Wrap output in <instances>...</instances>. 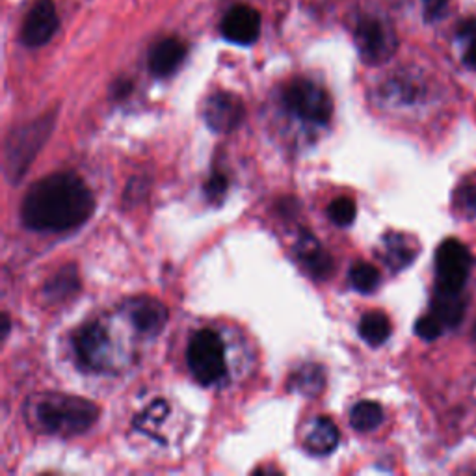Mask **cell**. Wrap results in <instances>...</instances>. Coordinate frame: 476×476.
Here are the masks:
<instances>
[{"instance_id":"6da1fadb","label":"cell","mask_w":476,"mask_h":476,"mask_svg":"<svg viewBox=\"0 0 476 476\" xmlns=\"http://www.w3.org/2000/svg\"><path fill=\"white\" fill-rule=\"evenodd\" d=\"M95 208V200L86 183L71 172L47 175L25 196L21 217L34 231L62 233L82 225Z\"/></svg>"},{"instance_id":"7a4b0ae2","label":"cell","mask_w":476,"mask_h":476,"mask_svg":"<svg viewBox=\"0 0 476 476\" xmlns=\"http://www.w3.org/2000/svg\"><path fill=\"white\" fill-rule=\"evenodd\" d=\"M99 419V408L91 400L71 395H47L36 406V421L45 434L77 436Z\"/></svg>"},{"instance_id":"3957f363","label":"cell","mask_w":476,"mask_h":476,"mask_svg":"<svg viewBox=\"0 0 476 476\" xmlns=\"http://www.w3.org/2000/svg\"><path fill=\"white\" fill-rule=\"evenodd\" d=\"M55 127V115H43L12 132L4 148V172L12 183H19L30 168L32 160L45 146Z\"/></svg>"},{"instance_id":"277c9868","label":"cell","mask_w":476,"mask_h":476,"mask_svg":"<svg viewBox=\"0 0 476 476\" xmlns=\"http://www.w3.org/2000/svg\"><path fill=\"white\" fill-rule=\"evenodd\" d=\"M186 360L190 370L203 386L217 384L227 370L225 346L218 333L212 329H200L194 333L186 350Z\"/></svg>"},{"instance_id":"5b68a950","label":"cell","mask_w":476,"mask_h":476,"mask_svg":"<svg viewBox=\"0 0 476 476\" xmlns=\"http://www.w3.org/2000/svg\"><path fill=\"white\" fill-rule=\"evenodd\" d=\"M283 101L289 112L309 123L326 125L333 114V101L327 89L307 79H296L285 88Z\"/></svg>"},{"instance_id":"8992f818","label":"cell","mask_w":476,"mask_h":476,"mask_svg":"<svg viewBox=\"0 0 476 476\" xmlns=\"http://www.w3.org/2000/svg\"><path fill=\"white\" fill-rule=\"evenodd\" d=\"M472 268V255L456 238H448L436 251L438 287L462 293Z\"/></svg>"},{"instance_id":"52a82bcc","label":"cell","mask_w":476,"mask_h":476,"mask_svg":"<svg viewBox=\"0 0 476 476\" xmlns=\"http://www.w3.org/2000/svg\"><path fill=\"white\" fill-rule=\"evenodd\" d=\"M355 45L367 64H382L396 51V36L387 22L365 17L357 22Z\"/></svg>"},{"instance_id":"ba28073f","label":"cell","mask_w":476,"mask_h":476,"mask_svg":"<svg viewBox=\"0 0 476 476\" xmlns=\"http://www.w3.org/2000/svg\"><path fill=\"white\" fill-rule=\"evenodd\" d=\"M60 19L53 0H36L21 29V41L30 49L49 43L58 32Z\"/></svg>"},{"instance_id":"9c48e42d","label":"cell","mask_w":476,"mask_h":476,"mask_svg":"<svg viewBox=\"0 0 476 476\" xmlns=\"http://www.w3.org/2000/svg\"><path fill=\"white\" fill-rule=\"evenodd\" d=\"M246 114L244 103L234 93L218 91L212 93L205 103L203 117L207 125L217 132H231L242 123Z\"/></svg>"},{"instance_id":"30bf717a","label":"cell","mask_w":476,"mask_h":476,"mask_svg":"<svg viewBox=\"0 0 476 476\" xmlns=\"http://www.w3.org/2000/svg\"><path fill=\"white\" fill-rule=\"evenodd\" d=\"M222 34L234 45L255 43L260 34V13L248 4L233 6L222 21Z\"/></svg>"},{"instance_id":"8fae6325","label":"cell","mask_w":476,"mask_h":476,"mask_svg":"<svg viewBox=\"0 0 476 476\" xmlns=\"http://www.w3.org/2000/svg\"><path fill=\"white\" fill-rule=\"evenodd\" d=\"M108 348L106 329L99 322L86 324L75 336V350L79 360L89 369H103Z\"/></svg>"},{"instance_id":"7c38bea8","label":"cell","mask_w":476,"mask_h":476,"mask_svg":"<svg viewBox=\"0 0 476 476\" xmlns=\"http://www.w3.org/2000/svg\"><path fill=\"white\" fill-rule=\"evenodd\" d=\"M188 53V47L179 38H164L157 41L149 51V69L155 77H170L181 67Z\"/></svg>"},{"instance_id":"4fadbf2b","label":"cell","mask_w":476,"mask_h":476,"mask_svg":"<svg viewBox=\"0 0 476 476\" xmlns=\"http://www.w3.org/2000/svg\"><path fill=\"white\" fill-rule=\"evenodd\" d=\"M129 319L134 327L148 336H157L168 320V309L155 298H136L129 303Z\"/></svg>"},{"instance_id":"5bb4252c","label":"cell","mask_w":476,"mask_h":476,"mask_svg":"<svg viewBox=\"0 0 476 476\" xmlns=\"http://www.w3.org/2000/svg\"><path fill=\"white\" fill-rule=\"evenodd\" d=\"M432 313L445 327H458L465 315V300L462 298V293L438 287L432 300Z\"/></svg>"},{"instance_id":"9a60e30c","label":"cell","mask_w":476,"mask_h":476,"mask_svg":"<svg viewBox=\"0 0 476 476\" xmlns=\"http://www.w3.org/2000/svg\"><path fill=\"white\" fill-rule=\"evenodd\" d=\"M298 255L305 268L317 279H326L333 270V260L327 251L315 241V236L305 234L298 246Z\"/></svg>"},{"instance_id":"2e32d148","label":"cell","mask_w":476,"mask_h":476,"mask_svg":"<svg viewBox=\"0 0 476 476\" xmlns=\"http://www.w3.org/2000/svg\"><path fill=\"white\" fill-rule=\"evenodd\" d=\"M339 443V430L327 417H319L305 438V446L317 456H326L336 450Z\"/></svg>"},{"instance_id":"e0dca14e","label":"cell","mask_w":476,"mask_h":476,"mask_svg":"<svg viewBox=\"0 0 476 476\" xmlns=\"http://www.w3.org/2000/svg\"><path fill=\"white\" fill-rule=\"evenodd\" d=\"M79 285L81 281H79L77 268L65 267L45 283V296L49 302H64L73 294H77Z\"/></svg>"},{"instance_id":"ac0fdd59","label":"cell","mask_w":476,"mask_h":476,"mask_svg":"<svg viewBox=\"0 0 476 476\" xmlns=\"http://www.w3.org/2000/svg\"><path fill=\"white\" fill-rule=\"evenodd\" d=\"M360 336L370 346L384 344L391 337V322L384 313L370 311L360 320Z\"/></svg>"},{"instance_id":"d6986e66","label":"cell","mask_w":476,"mask_h":476,"mask_svg":"<svg viewBox=\"0 0 476 476\" xmlns=\"http://www.w3.org/2000/svg\"><path fill=\"white\" fill-rule=\"evenodd\" d=\"M384 422V410L378 402L363 400L355 404L350 413V424L357 432H372Z\"/></svg>"},{"instance_id":"ffe728a7","label":"cell","mask_w":476,"mask_h":476,"mask_svg":"<svg viewBox=\"0 0 476 476\" xmlns=\"http://www.w3.org/2000/svg\"><path fill=\"white\" fill-rule=\"evenodd\" d=\"M324 370L317 365H307L302 367L291 382V387H294L298 393L307 395V396H315L324 389Z\"/></svg>"},{"instance_id":"44dd1931","label":"cell","mask_w":476,"mask_h":476,"mask_svg":"<svg viewBox=\"0 0 476 476\" xmlns=\"http://www.w3.org/2000/svg\"><path fill=\"white\" fill-rule=\"evenodd\" d=\"M386 246H387L386 260L393 267V270H402L415 259V250L410 248L408 241L404 236L386 238Z\"/></svg>"},{"instance_id":"7402d4cb","label":"cell","mask_w":476,"mask_h":476,"mask_svg":"<svg viewBox=\"0 0 476 476\" xmlns=\"http://www.w3.org/2000/svg\"><path fill=\"white\" fill-rule=\"evenodd\" d=\"M350 283L355 291L363 294L374 293L379 285V270L369 263H357L350 270Z\"/></svg>"},{"instance_id":"603a6c76","label":"cell","mask_w":476,"mask_h":476,"mask_svg":"<svg viewBox=\"0 0 476 476\" xmlns=\"http://www.w3.org/2000/svg\"><path fill=\"white\" fill-rule=\"evenodd\" d=\"M458 38L465 43L463 62L467 67L476 71V19L463 21L458 29Z\"/></svg>"},{"instance_id":"cb8c5ba5","label":"cell","mask_w":476,"mask_h":476,"mask_svg":"<svg viewBox=\"0 0 476 476\" xmlns=\"http://www.w3.org/2000/svg\"><path fill=\"white\" fill-rule=\"evenodd\" d=\"M355 203L350 198H337L327 207L331 222H336L337 225H350L355 220Z\"/></svg>"},{"instance_id":"d4e9b609","label":"cell","mask_w":476,"mask_h":476,"mask_svg":"<svg viewBox=\"0 0 476 476\" xmlns=\"http://www.w3.org/2000/svg\"><path fill=\"white\" fill-rule=\"evenodd\" d=\"M455 205L465 218H476V184H463L456 190Z\"/></svg>"},{"instance_id":"484cf974","label":"cell","mask_w":476,"mask_h":476,"mask_svg":"<svg viewBox=\"0 0 476 476\" xmlns=\"http://www.w3.org/2000/svg\"><path fill=\"white\" fill-rule=\"evenodd\" d=\"M443 324L441 320L432 313V315H426V317H421L415 324V333L424 339V341H436L441 333H443Z\"/></svg>"},{"instance_id":"4316f807","label":"cell","mask_w":476,"mask_h":476,"mask_svg":"<svg viewBox=\"0 0 476 476\" xmlns=\"http://www.w3.org/2000/svg\"><path fill=\"white\" fill-rule=\"evenodd\" d=\"M205 192H207V198H208L210 201H214V203L222 201L224 196H225V192H227V179H225V175H222V174H214V175L208 179L207 186H205Z\"/></svg>"},{"instance_id":"83f0119b","label":"cell","mask_w":476,"mask_h":476,"mask_svg":"<svg viewBox=\"0 0 476 476\" xmlns=\"http://www.w3.org/2000/svg\"><path fill=\"white\" fill-rule=\"evenodd\" d=\"M448 12V3L446 0H426L424 4V13L428 21H436L445 17Z\"/></svg>"},{"instance_id":"f1b7e54d","label":"cell","mask_w":476,"mask_h":476,"mask_svg":"<svg viewBox=\"0 0 476 476\" xmlns=\"http://www.w3.org/2000/svg\"><path fill=\"white\" fill-rule=\"evenodd\" d=\"M132 89V84L129 81H117L112 88V93H114V98H125V95H129Z\"/></svg>"},{"instance_id":"f546056e","label":"cell","mask_w":476,"mask_h":476,"mask_svg":"<svg viewBox=\"0 0 476 476\" xmlns=\"http://www.w3.org/2000/svg\"><path fill=\"white\" fill-rule=\"evenodd\" d=\"M8 331H10V317L8 313L3 315V333H4V337L8 336Z\"/></svg>"},{"instance_id":"4dcf8cb0","label":"cell","mask_w":476,"mask_h":476,"mask_svg":"<svg viewBox=\"0 0 476 476\" xmlns=\"http://www.w3.org/2000/svg\"><path fill=\"white\" fill-rule=\"evenodd\" d=\"M474 337H476V329H474Z\"/></svg>"}]
</instances>
